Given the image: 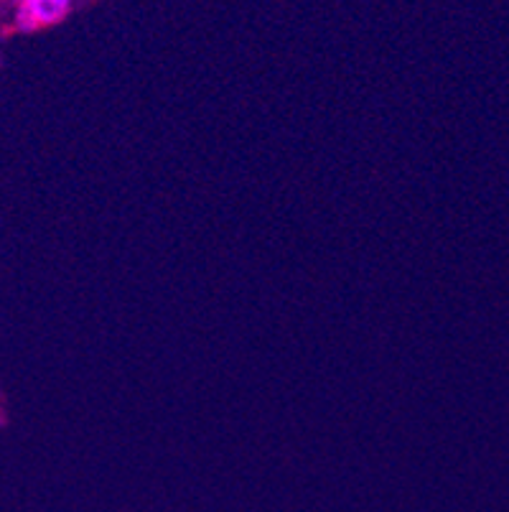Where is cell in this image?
I'll list each match as a JSON object with an SVG mask.
<instances>
[{
	"label": "cell",
	"instance_id": "obj_1",
	"mask_svg": "<svg viewBox=\"0 0 509 512\" xmlns=\"http://www.w3.org/2000/svg\"><path fill=\"white\" fill-rule=\"evenodd\" d=\"M72 11V0H18V26L39 29L59 23Z\"/></svg>",
	"mask_w": 509,
	"mask_h": 512
}]
</instances>
